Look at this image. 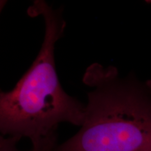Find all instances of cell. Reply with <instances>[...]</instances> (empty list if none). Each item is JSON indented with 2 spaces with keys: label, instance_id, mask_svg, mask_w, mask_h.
<instances>
[{
  "label": "cell",
  "instance_id": "obj_1",
  "mask_svg": "<svg viewBox=\"0 0 151 151\" xmlns=\"http://www.w3.org/2000/svg\"><path fill=\"white\" fill-rule=\"evenodd\" d=\"M63 9L37 0L27 10L42 16L45 35L39 54L12 90L0 93V131L4 136L27 138L33 142L68 122L81 127L86 105L63 90L56 72L55 47L63 36Z\"/></svg>",
  "mask_w": 151,
  "mask_h": 151
},
{
  "label": "cell",
  "instance_id": "obj_2",
  "mask_svg": "<svg viewBox=\"0 0 151 151\" xmlns=\"http://www.w3.org/2000/svg\"><path fill=\"white\" fill-rule=\"evenodd\" d=\"M83 82L86 116L76 134L54 151H151V87L113 66L94 63Z\"/></svg>",
  "mask_w": 151,
  "mask_h": 151
},
{
  "label": "cell",
  "instance_id": "obj_3",
  "mask_svg": "<svg viewBox=\"0 0 151 151\" xmlns=\"http://www.w3.org/2000/svg\"><path fill=\"white\" fill-rule=\"evenodd\" d=\"M20 138L16 137H0V151H22L18 148ZM57 129L45 137L32 142V148L27 151H54L57 146Z\"/></svg>",
  "mask_w": 151,
  "mask_h": 151
},
{
  "label": "cell",
  "instance_id": "obj_4",
  "mask_svg": "<svg viewBox=\"0 0 151 151\" xmlns=\"http://www.w3.org/2000/svg\"><path fill=\"white\" fill-rule=\"evenodd\" d=\"M148 2H151V1H148Z\"/></svg>",
  "mask_w": 151,
  "mask_h": 151
}]
</instances>
